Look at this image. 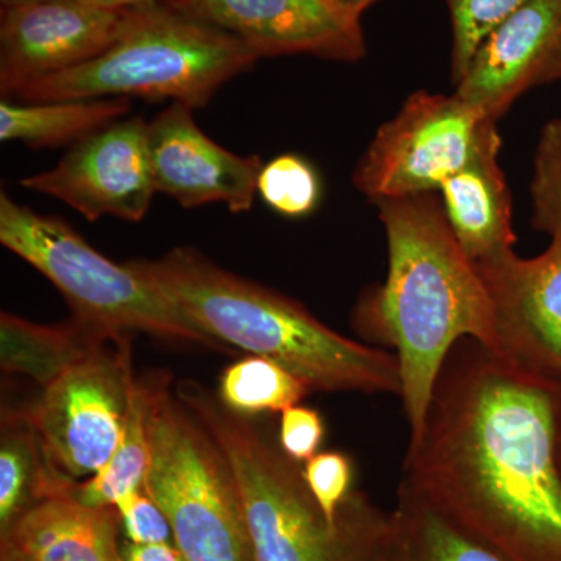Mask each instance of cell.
Returning a JSON list of instances; mask_svg holds the SVG:
<instances>
[{"label": "cell", "instance_id": "obj_1", "mask_svg": "<svg viewBox=\"0 0 561 561\" xmlns=\"http://www.w3.org/2000/svg\"><path fill=\"white\" fill-rule=\"evenodd\" d=\"M561 390L465 339L409 440L404 479L507 561H561Z\"/></svg>", "mask_w": 561, "mask_h": 561}, {"label": "cell", "instance_id": "obj_2", "mask_svg": "<svg viewBox=\"0 0 561 561\" xmlns=\"http://www.w3.org/2000/svg\"><path fill=\"white\" fill-rule=\"evenodd\" d=\"M375 205L386 230L389 271L381 286L357 301L353 328L394 350L402 405L415 440L454 346L471 339L500 357V339L481 272L461 250L434 192Z\"/></svg>", "mask_w": 561, "mask_h": 561}, {"label": "cell", "instance_id": "obj_3", "mask_svg": "<svg viewBox=\"0 0 561 561\" xmlns=\"http://www.w3.org/2000/svg\"><path fill=\"white\" fill-rule=\"evenodd\" d=\"M127 265L203 334L283 365L312 390L401 397L393 353L343 337L300 302L225 271L198 250L176 247Z\"/></svg>", "mask_w": 561, "mask_h": 561}, {"label": "cell", "instance_id": "obj_4", "mask_svg": "<svg viewBox=\"0 0 561 561\" xmlns=\"http://www.w3.org/2000/svg\"><path fill=\"white\" fill-rule=\"evenodd\" d=\"M230 463L254 561H391L390 513L353 490L331 526L298 461L197 382L176 389Z\"/></svg>", "mask_w": 561, "mask_h": 561}, {"label": "cell", "instance_id": "obj_5", "mask_svg": "<svg viewBox=\"0 0 561 561\" xmlns=\"http://www.w3.org/2000/svg\"><path fill=\"white\" fill-rule=\"evenodd\" d=\"M260 60L241 39L169 3L130 10L119 38L91 61L28 83L24 103L140 98L201 108Z\"/></svg>", "mask_w": 561, "mask_h": 561}, {"label": "cell", "instance_id": "obj_6", "mask_svg": "<svg viewBox=\"0 0 561 561\" xmlns=\"http://www.w3.org/2000/svg\"><path fill=\"white\" fill-rule=\"evenodd\" d=\"M150 468L144 491L160 505L186 561H254L234 474L220 446L173 394L165 375L140 381Z\"/></svg>", "mask_w": 561, "mask_h": 561}, {"label": "cell", "instance_id": "obj_7", "mask_svg": "<svg viewBox=\"0 0 561 561\" xmlns=\"http://www.w3.org/2000/svg\"><path fill=\"white\" fill-rule=\"evenodd\" d=\"M0 242L60 290L73 319L117 337L144 332L162 341L219 346L127 262L108 260L60 217L43 216L5 192L0 194Z\"/></svg>", "mask_w": 561, "mask_h": 561}, {"label": "cell", "instance_id": "obj_8", "mask_svg": "<svg viewBox=\"0 0 561 561\" xmlns=\"http://www.w3.org/2000/svg\"><path fill=\"white\" fill-rule=\"evenodd\" d=\"M501 144L497 121L457 92L419 91L378 128L353 184L373 203L431 194Z\"/></svg>", "mask_w": 561, "mask_h": 561}, {"label": "cell", "instance_id": "obj_9", "mask_svg": "<svg viewBox=\"0 0 561 561\" xmlns=\"http://www.w3.org/2000/svg\"><path fill=\"white\" fill-rule=\"evenodd\" d=\"M136 382L130 337H122L44 387L25 416L61 479H90L110 460L124 434Z\"/></svg>", "mask_w": 561, "mask_h": 561}, {"label": "cell", "instance_id": "obj_10", "mask_svg": "<svg viewBox=\"0 0 561 561\" xmlns=\"http://www.w3.org/2000/svg\"><path fill=\"white\" fill-rule=\"evenodd\" d=\"M22 187L57 198L84 219L140 221L157 194L149 149V122L124 117L88 136L54 169L21 181Z\"/></svg>", "mask_w": 561, "mask_h": 561}, {"label": "cell", "instance_id": "obj_11", "mask_svg": "<svg viewBox=\"0 0 561 561\" xmlns=\"http://www.w3.org/2000/svg\"><path fill=\"white\" fill-rule=\"evenodd\" d=\"M130 10L103 9L90 0H44L2 9L0 91L3 99L14 98L33 81L99 57L119 38Z\"/></svg>", "mask_w": 561, "mask_h": 561}, {"label": "cell", "instance_id": "obj_12", "mask_svg": "<svg viewBox=\"0 0 561 561\" xmlns=\"http://www.w3.org/2000/svg\"><path fill=\"white\" fill-rule=\"evenodd\" d=\"M169 5L230 33L260 58L312 55L356 62L367 54L362 14L335 0H172Z\"/></svg>", "mask_w": 561, "mask_h": 561}, {"label": "cell", "instance_id": "obj_13", "mask_svg": "<svg viewBox=\"0 0 561 561\" xmlns=\"http://www.w3.org/2000/svg\"><path fill=\"white\" fill-rule=\"evenodd\" d=\"M493 302L500 359L561 390V238L538 256L478 264Z\"/></svg>", "mask_w": 561, "mask_h": 561}, {"label": "cell", "instance_id": "obj_14", "mask_svg": "<svg viewBox=\"0 0 561 561\" xmlns=\"http://www.w3.org/2000/svg\"><path fill=\"white\" fill-rule=\"evenodd\" d=\"M194 108L173 102L149 122L151 171L157 192L183 208L224 203L247 213L257 194L260 157H239L214 142L198 127Z\"/></svg>", "mask_w": 561, "mask_h": 561}, {"label": "cell", "instance_id": "obj_15", "mask_svg": "<svg viewBox=\"0 0 561 561\" xmlns=\"http://www.w3.org/2000/svg\"><path fill=\"white\" fill-rule=\"evenodd\" d=\"M556 81H561V0H530L491 33L456 92L500 121L527 91Z\"/></svg>", "mask_w": 561, "mask_h": 561}, {"label": "cell", "instance_id": "obj_16", "mask_svg": "<svg viewBox=\"0 0 561 561\" xmlns=\"http://www.w3.org/2000/svg\"><path fill=\"white\" fill-rule=\"evenodd\" d=\"M119 524L116 508L88 507L65 490L2 531L0 561H121Z\"/></svg>", "mask_w": 561, "mask_h": 561}, {"label": "cell", "instance_id": "obj_17", "mask_svg": "<svg viewBox=\"0 0 561 561\" xmlns=\"http://www.w3.org/2000/svg\"><path fill=\"white\" fill-rule=\"evenodd\" d=\"M501 147L476 158L440 187L457 242L476 265L513 251L512 194L500 165Z\"/></svg>", "mask_w": 561, "mask_h": 561}, {"label": "cell", "instance_id": "obj_18", "mask_svg": "<svg viewBox=\"0 0 561 561\" xmlns=\"http://www.w3.org/2000/svg\"><path fill=\"white\" fill-rule=\"evenodd\" d=\"M116 339L122 337L73 317L68 323L38 324L3 312L0 317L2 370L24 373L44 389Z\"/></svg>", "mask_w": 561, "mask_h": 561}, {"label": "cell", "instance_id": "obj_19", "mask_svg": "<svg viewBox=\"0 0 561 561\" xmlns=\"http://www.w3.org/2000/svg\"><path fill=\"white\" fill-rule=\"evenodd\" d=\"M125 98L24 103L3 99L0 103V140L22 142L32 149H55L101 131L130 113Z\"/></svg>", "mask_w": 561, "mask_h": 561}, {"label": "cell", "instance_id": "obj_20", "mask_svg": "<svg viewBox=\"0 0 561 561\" xmlns=\"http://www.w3.org/2000/svg\"><path fill=\"white\" fill-rule=\"evenodd\" d=\"M391 561H507L401 482L390 513Z\"/></svg>", "mask_w": 561, "mask_h": 561}, {"label": "cell", "instance_id": "obj_21", "mask_svg": "<svg viewBox=\"0 0 561 561\" xmlns=\"http://www.w3.org/2000/svg\"><path fill=\"white\" fill-rule=\"evenodd\" d=\"M51 470L27 416L3 420L0 443V531L36 502L66 489Z\"/></svg>", "mask_w": 561, "mask_h": 561}, {"label": "cell", "instance_id": "obj_22", "mask_svg": "<svg viewBox=\"0 0 561 561\" xmlns=\"http://www.w3.org/2000/svg\"><path fill=\"white\" fill-rule=\"evenodd\" d=\"M149 468L146 402L142 386L138 381L116 451L92 478L84 482H70L66 491L88 507H114L127 494L144 491Z\"/></svg>", "mask_w": 561, "mask_h": 561}, {"label": "cell", "instance_id": "obj_23", "mask_svg": "<svg viewBox=\"0 0 561 561\" xmlns=\"http://www.w3.org/2000/svg\"><path fill=\"white\" fill-rule=\"evenodd\" d=\"M309 383L283 365L250 356L236 362L220 378L219 397L238 415L284 412L311 393Z\"/></svg>", "mask_w": 561, "mask_h": 561}, {"label": "cell", "instance_id": "obj_24", "mask_svg": "<svg viewBox=\"0 0 561 561\" xmlns=\"http://www.w3.org/2000/svg\"><path fill=\"white\" fill-rule=\"evenodd\" d=\"M257 194L280 216L301 219L319 208L320 175L305 158L294 153L279 154L262 165Z\"/></svg>", "mask_w": 561, "mask_h": 561}, {"label": "cell", "instance_id": "obj_25", "mask_svg": "<svg viewBox=\"0 0 561 561\" xmlns=\"http://www.w3.org/2000/svg\"><path fill=\"white\" fill-rule=\"evenodd\" d=\"M453 25V79L457 83L486 38L530 0H445Z\"/></svg>", "mask_w": 561, "mask_h": 561}, {"label": "cell", "instance_id": "obj_26", "mask_svg": "<svg viewBox=\"0 0 561 561\" xmlns=\"http://www.w3.org/2000/svg\"><path fill=\"white\" fill-rule=\"evenodd\" d=\"M531 227L561 238V117L542 127L530 181Z\"/></svg>", "mask_w": 561, "mask_h": 561}, {"label": "cell", "instance_id": "obj_27", "mask_svg": "<svg viewBox=\"0 0 561 561\" xmlns=\"http://www.w3.org/2000/svg\"><path fill=\"white\" fill-rule=\"evenodd\" d=\"M302 478L324 518L331 526H335L339 508L353 491V461L343 453H320L306 461Z\"/></svg>", "mask_w": 561, "mask_h": 561}, {"label": "cell", "instance_id": "obj_28", "mask_svg": "<svg viewBox=\"0 0 561 561\" xmlns=\"http://www.w3.org/2000/svg\"><path fill=\"white\" fill-rule=\"evenodd\" d=\"M114 508L119 513L121 524L128 541L138 542V545H157V542L173 540L172 526L168 516L146 491L127 494L114 505Z\"/></svg>", "mask_w": 561, "mask_h": 561}, {"label": "cell", "instance_id": "obj_29", "mask_svg": "<svg viewBox=\"0 0 561 561\" xmlns=\"http://www.w3.org/2000/svg\"><path fill=\"white\" fill-rule=\"evenodd\" d=\"M324 438V423L313 409L294 405L280 416L279 446L295 461H308L317 456Z\"/></svg>", "mask_w": 561, "mask_h": 561}, {"label": "cell", "instance_id": "obj_30", "mask_svg": "<svg viewBox=\"0 0 561 561\" xmlns=\"http://www.w3.org/2000/svg\"><path fill=\"white\" fill-rule=\"evenodd\" d=\"M121 561H186L183 553L172 542L138 545L125 542L121 548Z\"/></svg>", "mask_w": 561, "mask_h": 561}, {"label": "cell", "instance_id": "obj_31", "mask_svg": "<svg viewBox=\"0 0 561 561\" xmlns=\"http://www.w3.org/2000/svg\"><path fill=\"white\" fill-rule=\"evenodd\" d=\"M95 5L111 10H130L138 7L153 5V3H169L172 0H90Z\"/></svg>", "mask_w": 561, "mask_h": 561}, {"label": "cell", "instance_id": "obj_32", "mask_svg": "<svg viewBox=\"0 0 561 561\" xmlns=\"http://www.w3.org/2000/svg\"><path fill=\"white\" fill-rule=\"evenodd\" d=\"M335 2L341 3V5L346 7V9L362 14L365 10L370 9L373 3L378 2V0H335Z\"/></svg>", "mask_w": 561, "mask_h": 561}, {"label": "cell", "instance_id": "obj_33", "mask_svg": "<svg viewBox=\"0 0 561 561\" xmlns=\"http://www.w3.org/2000/svg\"><path fill=\"white\" fill-rule=\"evenodd\" d=\"M2 2V9L7 7H20L28 5V3L44 2V0H0Z\"/></svg>", "mask_w": 561, "mask_h": 561}, {"label": "cell", "instance_id": "obj_34", "mask_svg": "<svg viewBox=\"0 0 561 561\" xmlns=\"http://www.w3.org/2000/svg\"><path fill=\"white\" fill-rule=\"evenodd\" d=\"M557 461H559V468L561 472V420L559 424V435H557Z\"/></svg>", "mask_w": 561, "mask_h": 561}]
</instances>
